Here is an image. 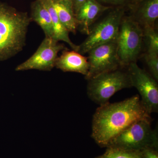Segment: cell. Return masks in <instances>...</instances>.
Returning a JSON list of instances; mask_svg holds the SVG:
<instances>
[{
  "mask_svg": "<svg viewBox=\"0 0 158 158\" xmlns=\"http://www.w3.org/2000/svg\"><path fill=\"white\" fill-rule=\"evenodd\" d=\"M89 69L86 80L100 74L122 68L118 59L116 40L98 46L88 52Z\"/></svg>",
  "mask_w": 158,
  "mask_h": 158,
  "instance_id": "obj_8",
  "label": "cell"
},
{
  "mask_svg": "<svg viewBox=\"0 0 158 158\" xmlns=\"http://www.w3.org/2000/svg\"><path fill=\"white\" fill-rule=\"evenodd\" d=\"M145 59L150 74L156 81H158V54L147 53Z\"/></svg>",
  "mask_w": 158,
  "mask_h": 158,
  "instance_id": "obj_18",
  "label": "cell"
},
{
  "mask_svg": "<svg viewBox=\"0 0 158 158\" xmlns=\"http://www.w3.org/2000/svg\"><path fill=\"white\" fill-rule=\"evenodd\" d=\"M136 1H139V0H136Z\"/></svg>",
  "mask_w": 158,
  "mask_h": 158,
  "instance_id": "obj_23",
  "label": "cell"
},
{
  "mask_svg": "<svg viewBox=\"0 0 158 158\" xmlns=\"http://www.w3.org/2000/svg\"><path fill=\"white\" fill-rule=\"evenodd\" d=\"M31 21L27 12L18 11L0 0V61L8 60L23 50Z\"/></svg>",
  "mask_w": 158,
  "mask_h": 158,
  "instance_id": "obj_2",
  "label": "cell"
},
{
  "mask_svg": "<svg viewBox=\"0 0 158 158\" xmlns=\"http://www.w3.org/2000/svg\"><path fill=\"white\" fill-rule=\"evenodd\" d=\"M52 1H53V2H59V1H62V0H52Z\"/></svg>",
  "mask_w": 158,
  "mask_h": 158,
  "instance_id": "obj_22",
  "label": "cell"
},
{
  "mask_svg": "<svg viewBox=\"0 0 158 158\" xmlns=\"http://www.w3.org/2000/svg\"><path fill=\"white\" fill-rule=\"evenodd\" d=\"M127 71L132 87H135L140 94L142 105L151 115L158 111L157 81L146 71L138 66L136 62L128 65Z\"/></svg>",
  "mask_w": 158,
  "mask_h": 158,
  "instance_id": "obj_7",
  "label": "cell"
},
{
  "mask_svg": "<svg viewBox=\"0 0 158 158\" xmlns=\"http://www.w3.org/2000/svg\"><path fill=\"white\" fill-rule=\"evenodd\" d=\"M31 19L44 32L45 37L53 39L54 31L50 14L41 0H36L31 6Z\"/></svg>",
  "mask_w": 158,
  "mask_h": 158,
  "instance_id": "obj_12",
  "label": "cell"
},
{
  "mask_svg": "<svg viewBox=\"0 0 158 158\" xmlns=\"http://www.w3.org/2000/svg\"><path fill=\"white\" fill-rule=\"evenodd\" d=\"M53 4L58 17L62 25L69 33L75 34L78 25L72 0H62L53 2Z\"/></svg>",
  "mask_w": 158,
  "mask_h": 158,
  "instance_id": "obj_13",
  "label": "cell"
},
{
  "mask_svg": "<svg viewBox=\"0 0 158 158\" xmlns=\"http://www.w3.org/2000/svg\"><path fill=\"white\" fill-rule=\"evenodd\" d=\"M143 39V29L139 23L133 19L123 18L116 39L117 55L122 68L136 62L142 49Z\"/></svg>",
  "mask_w": 158,
  "mask_h": 158,
  "instance_id": "obj_5",
  "label": "cell"
},
{
  "mask_svg": "<svg viewBox=\"0 0 158 158\" xmlns=\"http://www.w3.org/2000/svg\"><path fill=\"white\" fill-rule=\"evenodd\" d=\"M66 50L57 58L55 67L65 72L77 73L87 76L89 69L88 58L76 51Z\"/></svg>",
  "mask_w": 158,
  "mask_h": 158,
  "instance_id": "obj_10",
  "label": "cell"
},
{
  "mask_svg": "<svg viewBox=\"0 0 158 158\" xmlns=\"http://www.w3.org/2000/svg\"><path fill=\"white\" fill-rule=\"evenodd\" d=\"M110 7L102 5L97 0H87L76 13L78 25L87 35L95 20Z\"/></svg>",
  "mask_w": 158,
  "mask_h": 158,
  "instance_id": "obj_11",
  "label": "cell"
},
{
  "mask_svg": "<svg viewBox=\"0 0 158 158\" xmlns=\"http://www.w3.org/2000/svg\"><path fill=\"white\" fill-rule=\"evenodd\" d=\"M158 17V0H144L136 14L135 19L142 28L155 27Z\"/></svg>",
  "mask_w": 158,
  "mask_h": 158,
  "instance_id": "obj_15",
  "label": "cell"
},
{
  "mask_svg": "<svg viewBox=\"0 0 158 158\" xmlns=\"http://www.w3.org/2000/svg\"><path fill=\"white\" fill-rule=\"evenodd\" d=\"M66 50L64 44L45 37L37 51L29 59L18 65L16 71L37 69L49 71L55 67L58 53Z\"/></svg>",
  "mask_w": 158,
  "mask_h": 158,
  "instance_id": "obj_9",
  "label": "cell"
},
{
  "mask_svg": "<svg viewBox=\"0 0 158 158\" xmlns=\"http://www.w3.org/2000/svg\"><path fill=\"white\" fill-rule=\"evenodd\" d=\"M151 118L141 103L140 96L134 95L115 103L101 105L94 114L91 138L102 148L134 123Z\"/></svg>",
  "mask_w": 158,
  "mask_h": 158,
  "instance_id": "obj_1",
  "label": "cell"
},
{
  "mask_svg": "<svg viewBox=\"0 0 158 158\" xmlns=\"http://www.w3.org/2000/svg\"><path fill=\"white\" fill-rule=\"evenodd\" d=\"M87 0H72L73 4V9L75 13H76L79 8Z\"/></svg>",
  "mask_w": 158,
  "mask_h": 158,
  "instance_id": "obj_20",
  "label": "cell"
},
{
  "mask_svg": "<svg viewBox=\"0 0 158 158\" xmlns=\"http://www.w3.org/2000/svg\"><path fill=\"white\" fill-rule=\"evenodd\" d=\"M95 158H142L141 151L107 147L103 154Z\"/></svg>",
  "mask_w": 158,
  "mask_h": 158,
  "instance_id": "obj_16",
  "label": "cell"
},
{
  "mask_svg": "<svg viewBox=\"0 0 158 158\" xmlns=\"http://www.w3.org/2000/svg\"><path fill=\"white\" fill-rule=\"evenodd\" d=\"M103 2L114 5H121L124 4L127 0H99Z\"/></svg>",
  "mask_w": 158,
  "mask_h": 158,
  "instance_id": "obj_21",
  "label": "cell"
},
{
  "mask_svg": "<svg viewBox=\"0 0 158 158\" xmlns=\"http://www.w3.org/2000/svg\"><path fill=\"white\" fill-rule=\"evenodd\" d=\"M141 151L142 158H158V148L148 147Z\"/></svg>",
  "mask_w": 158,
  "mask_h": 158,
  "instance_id": "obj_19",
  "label": "cell"
},
{
  "mask_svg": "<svg viewBox=\"0 0 158 158\" xmlns=\"http://www.w3.org/2000/svg\"><path fill=\"white\" fill-rule=\"evenodd\" d=\"M121 69L103 73L88 80L89 98L101 106L109 102L110 98L119 90L132 87L127 71Z\"/></svg>",
  "mask_w": 158,
  "mask_h": 158,
  "instance_id": "obj_4",
  "label": "cell"
},
{
  "mask_svg": "<svg viewBox=\"0 0 158 158\" xmlns=\"http://www.w3.org/2000/svg\"><path fill=\"white\" fill-rule=\"evenodd\" d=\"M123 15V10L116 9L91 27L88 37L79 45L78 52L81 55L88 53L98 46L116 40Z\"/></svg>",
  "mask_w": 158,
  "mask_h": 158,
  "instance_id": "obj_6",
  "label": "cell"
},
{
  "mask_svg": "<svg viewBox=\"0 0 158 158\" xmlns=\"http://www.w3.org/2000/svg\"><path fill=\"white\" fill-rule=\"evenodd\" d=\"M144 38L146 39L147 53L158 54V34L155 27L143 28Z\"/></svg>",
  "mask_w": 158,
  "mask_h": 158,
  "instance_id": "obj_17",
  "label": "cell"
},
{
  "mask_svg": "<svg viewBox=\"0 0 158 158\" xmlns=\"http://www.w3.org/2000/svg\"><path fill=\"white\" fill-rule=\"evenodd\" d=\"M152 118H145L134 123L113 138L107 147L141 151L148 147L158 148L157 129H152Z\"/></svg>",
  "mask_w": 158,
  "mask_h": 158,
  "instance_id": "obj_3",
  "label": "cell"
},
{
  "mask_svg": "<svg viewBox=\"0 0 158 158\" xmlns=\"http://www.w3.org/2000/svg\"><path fill=\"white\" fill-rule=\"evenodd\" d=\"M50 14L53 27L54 35L53 39L57 41H62L68 44L73 50L78 52L79 45H77L72 42L69 38V32L60 22L56 11L54 7L52 0H41Z\"/></svg>",
  "mask_w": 158,
  "mask_h": 158,
  "instance_id": "obj_14",
  "label": "cell"
}]
</instances>
